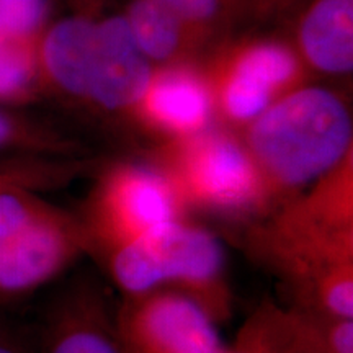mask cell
Here are the masks:
<instances>
[{
	"mask_svg": "<svg viewBox=\"0 0 353 353\" xmlns=\"http://www.w3.org/2000/svg\"><path fill=\"white\" fill-rule=\"evenodd\" d=\"M149 82L148 57L136 46L126 20L113 17L97 23L85 97L107 108H121L143 99Z\"/></svg>",
	"mask_w": 353,
	"mask_h": 353,
	"instance_id": "cell-8",
	"label": "cell"
},
{
	"mask_svg": "<svg viewBox=\"0 0 353 353\" xmlns=\"http://www.w3.org/2000/svg\"><path fill=\"white\" fill-rule=\"evenodd\" d=\"M159 3L187 20H206L214 15L218 0H157Z\"/></svg>",
	"mask_w": 353,
	"mask_h": 353,
	"instance_id": "cell-22",
	"label": "cell"
},
{
	"mask_svg": "<svg viewBox=\"0 0 353 353\" xmlns=\"http://www.w3.org/2000/svg\"><path fill=\"white\" fill-rule=\"evenodd\" d=\"M34 64L32 38L0 33V99L23 94L33 79Z\"/></svg>",
	"mask_w": 353,
	"mask_h": 353,
	"instance_id": "cell-14",
	"label": "cell"
},
{
	"mask_svg": "<svg viewBox=\"0 0 353 353\" xmlns=\"http://www.w3.org/2000/svg\"><path fill=\"white\" fill-rule=\"evenodd\" d=\"M259 309L270 353H353V319L272 301Z\"/></svg>",
	"mask_w": 353,
	"mask_h": 353,
	"instance_id": "cell-10",
	"label": "cell"
},
{
	"mask_svg": "<svg viewBox=\"0 0 353 353\" xmlns=\"http://www.w3.org/2000/svg\"><path fill=\"white\" fill-rule=\"evenodd\" d=\"M270 92L236 72L226 88L228 113L236 120H255L268 108Z\"/></svg>",
	"mask_w": 353,
	"mask_h": 353,
	"instance_id": "cell-17",
	"label": "cell"
},
{
	"mask_svg": "<svg viewBox=\"0 0 353 353\" xmlns=\"http://www.w3.org/2000/svg\"><path fill=\"white\" fill-rule=\"evenodd\" d=\"M0 353H30L23 345L17 341H10L7 337H0Z\"/></svg>",
	"mask_w": 353,
	"mask_h": 353,
	"instance_id": "cell-23",
	"label": "cell"
},
{
	"mask_svg": "<svg viewBox=\"0 0 353 353\" xmlns=\"http://www.w3.org/2000/svg\"><path fill=\"white\" fill-rule=\"evenodd\" d=\"M244 148L268 198L319 180L350 156V114L330 92L304 88L255 118Z\"/></svg>",
	"mask_w": 353,
	"mask_h": 353,
	"instance_id": "cell-3",
	"label": "cell"
},
{
	"mask_svg": "<svg viewBox=\"0 0 353 353\" xmlns=\"http://www.w3.org/2000/svg\"><path fill=\"white\" fill-rule=\"evenodd\" d=\"M8 148H30L46 151V149H56L57 145L48 143L37 132L28 131L17 121H13L10 117H7L6 113L0 112V149Z\"/></svg>",
	"mask_w": 353,
	"mask_h": 353,
	"instance_id": "cell-21",
	"label": "cell"
},
{
	"mask_svg": "<svg viewBox=\"0 0 353 353\" xmlns=\"http://www.w3.org/2000/svg\"><path fill=\"white\" fill-rule=\"evenodd\" d=\"M52 211L54 208L34 198L30 190H0V245Z\"/></svg>",
	"mask_w": 353,
	"mask_h": 353,
	"instance_id": "cell-16",
	"label": "cell"
},
{
	"mask_svg": "<svg viewBox=\"0 0 353 353\" xmlns=\"http://www.w3.org/2000/svg\"><path fill=\"white\" fill-rule=\"evenodd\" d=\"M216 325L196 303L170 290L123 298L112 314L120 353H224Z\"/></svg>",
	"mask_w": 353,
	"mask_h": 353,
	"instance_id": "cell-5",
	"label": "cell"
},
{
	"mask_svg": "<svg viewBox=\"0 0 353 353\" xmlns=\"http://www.w3.org/2000/svg\"><path fill=\"white\" fill-rule=\"evenodd\" d=\"M301 44L312 64L325 72L353 68V2L319 0L301 25Z\"/></svg>",
	"mask_w": 353,
	"mask_h": 353,
	"instance_id": "cell-11",
	"label": "cell"
},
{
	"mask_svg": "<svg viewBox=\"0 0 353 353\" xmlns=\"http://www.w3.org/2000/svg\"><path fill=\"white\" fill-rule=\"evenodd\" d=\"M167 176L179 195L214 211L244 213L267 201L262 179L245 148L224 136H206L172 156Z\"/></svg>",
	"mask_w": 353,
	"mask_h": 353,
	"instance_id": "cell-6",
	"label": "cell"
},
{
	"mask_svg": "<svg viewBox=\"0 0 353 353\" xmlns=\"http://www.w3.org/2000/svg\"><path fill=\"white\" fill-rule=\"evenodd\" d=\"M39 353H120L114 342L112 312L99 290L81 285L59 299Z\"/></svg>",
	"mask_w": 353,
	"mask_h": 353,
	"instance_id": "cell-9",
	"label": "cell"
},
{
	"mask_svg": "<svg viewBox=\"0 0 353 353\" xmlns=\"http://www.w3.org/2000/svg\"><path fill=\"white\" fill-rule=\"evenodd\" d=\"M296 69L293 56L285 48L263 44L245 52L236 72L272 90L291 79Z\"/></svg>",
	"mask_w": 353,
	"mask_h": 353,
	"instance_id": "cell-15",
	"label": "cell"
},
{
	"mask_svg": "<svg viewBox=\"0 0 353 353\" xmlns=\"http://www.w3.org/2000/svg\"><path fill=\"white\" fill-rule=\"evenodd\" d=\"M83 254L88 242L81 221L54 210L0 245V299L41 288Z\"/></svg>",
	"mask_w": 353,
	"mask_h": 353,
	"instance_id": "cell-7",
	"label": "cell"
},
{
	"mask_svg": "<svg viewBox=\"0 0 353 353\" xmlns=\"http://www.w3.org/2000/svg\"><path fill=\"white\" fill-rule=\"evenodd\" d=\"M180 198L159 172L123 167L105 180L92 210L81 221L88 254L100 255L170 221L182 218Z\"/></svg>",
	"mask_w": 353,
	"mask_h": 353,
	"instance_id": "cell-4",
	"label": "cell"
},
{
	"mask_svg": "<svg viewBox=\"0 0 353 353\" xmlns=\"http://www.w3.org/2000/svg\"><path fill=\"white\" fill-rule=\"evenodd\" d=\"M350 2H353V0H350Z\"/></svg>",
	"mask_w": 353,
	"mask_h": 353,
	"instance_id": "cell-24",
	"label": "cell"
},
{
	"mask_svg": "<svg viewBox=\"0 0 353 353\" xmlns=\"http://www.w3.org/2000/svg\"><path fill=\"white\" fill-rule=\"evenodd\" d=\"M46 0H0V33L33 38L41 25Z\"/></svg>",
	"mask_w": 353,
	"mask_h": 353,
	"instance_id": "cell-18",
	"label": "cell"
},
{
	"mask_svg": "<svg viewBox=\"0 0 353 353\" xmlns=\"http://www.w3.org/2000/svg\"><path fill=\"white\" fill-rule=\"evenodd\" d=\"M224 353H270L259 307L247 317L241 329L237 330L234 342L224 348Z\"/></svg>",
	"mask_w": 353,
	"mask_h": 353,
	"instance_id": "cell-20",
	"label": "cell"
},
{
	"mask_svg": "<svg viewBox=\"0 0 353 353\" xmlns=\"http://www.w3.org/2000/svg\"><path fill=\"white\" fill-rule=\"evenodd\" d=\"M63 169L46 164H3L0 165V190H32L56 182Z\"/></svg>",
	"mask_w": 353,
	"mask_h": 353,
	"instance_id": "cell-19",
	"label": "cell"
},
{
	"mask_svg": "<svg viewBox=\"0 0 353 353\" xmlns=\"http://www.w3.org/2000/svg\"><path fill=\"white\" fill-rule=\"evenodd\" d=\"M99 257L123 298L170 290L196 303L216 324L232 312L226 255L208 229L182 218L105 250Z\"/></svg>",
	"mask_w": 353,
	"mask_h": 353,
	"instance_id": "cell-2",
	"label": "cell"
},
{
	"mask_svg": "<svg viewBox=\"0 0 353 353\" xmlns=\"http://www.w3.org/2000/svg\"><path fill=\"white\" fill-rule=\"evenodd\" d=\"M149 110L169 130L192 132L206 123L210 101L203 87L193 79L167 76L149 94Z\"/></svg>",
	"mask_w": 353,
	"mask_h": 353,
	"instance_id": "cell-12",
	"label": "cell"
},
{
	"mask_svg": "<svg viewBox=\"0 0 353 353\" xmlns=\"http://www.w3.org/2000/svg\"><path fill=\"white\" fill-rule=\"evenodd\" d=\"M312 195L259 224L244 249L288 291L291 306L353 319V214L350 169L321 176Z\"/></svg>",
	"mask_w": 353,
	"mask_h": 353,
	"instance_id": "cell-1",
	"label": "cell"
},
{
	"mask_svg": "<svg viewBox=\"0 0 353 353\" xmlns=\"http://www.w3.org/2000/svg\"><path fill=\"white\" fill-rule=\"evenodd\" d=\"M125 20L145 57L165 59L175 51L180 38L179 17L157 0H136Z\"/></svg>",
	"mask_w": 353,
	"mask_h": 353,
	"instance_id": "cell-13",
	"label": "cell"
}]
</instances>
